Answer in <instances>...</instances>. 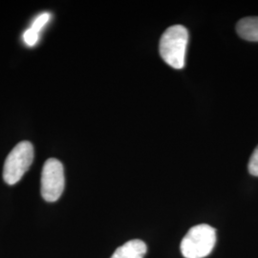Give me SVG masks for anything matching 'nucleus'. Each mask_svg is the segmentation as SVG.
I'll return each mask as SVG.
<instances>
[{
    "instance_id": "f257e3e1",
    "label": "nucleus",
    "mask_w": 258,
    "mask_h": 258,
    "mask_svg": "<svg viewBox=\"0 0 258 258\" xmlns=\"http://www.w3.org/2000/svg\"><path fill=\"white\" fill-rule=\"evenodd\" d=\"M188 42V32L182 25L167 28L160 39V55L167 64L175 69L184 68Z\"/></svg>"
},
{
    "instance_id": "1a4fd4ad",
    "label": "nucleus",
    "mask_w": 258,
    "mask_h": 258,
    "mask_svg": "<svg viewBox=\"0 0 258 258\" xmlns=\"http://www.w3.org/2000/svg\"><path fill=\"white\" fill-rule=\"evenodd\" d=\"M249 172L251 175L258 177V147L253 150L250 159H249Z\"/></svg>"
},
{
    "instance_id": "39448f33",
    "label": "nucleus",
    "mask_w": 258,
    "mask_h": 258,
    "mask_svg": "<svg viewBox=\"0 0 258 258\" xmlns=\"http://www.w3.org/2000/svg\"><path fill=\"white\" fill-rule=\"evenodd\" d=\"M148 251L142 240H130L115 250L111 258H144Z\"/></svg>"
},
{
    "instance_id": "f03ea898",
    "label": "nucleus",
    "mask_w": 258,
    "mask_h": 258,
    "mask_svg": "<svg viewBox=\"0 0 258 258\" xmlns=\"http://www.w3.org/2000/svg\"><path fill=\"white\" fill-rule=\"evenodd\" d=\"M216 243V231L210 225L192 227L181 243V252L185 258H204L212 251Z\"/></svg>"
},
{
    "instance_id": "0eeeda50",
    "label": "nucleus",
    "mask_w": 258,
    "mask_h": 258,
    "mask_svg": "<svg viewBox=\"0 0 258 258\" xmlns=\"http://www.w3.org/2000/svg\"><path fill=\"white\" fill-rule=\"evenodd\" d=\"M50 18H51V15L49 13H43V14L39 15L37 19L34 20L31 28L39 34L40 31L42 30V28L46 25L47 22L49 21Z\"/></svg>"
},
{
    "instance_id": "423d86ee",
    "label": "nucleus",
    "mask_w": 258,
    "mask_h": 258,
    "mask_svg": "<svg viewBox=\"0 0 258 258\" xmlns=\"http://www.w3.org/2000/svg\"><path fill=\"white\" fill-rule=\"evenodd\" d=\"M236 31L246 40L258 41V17L241 19L236 25Z\"/></svg>"
},
{
    "instance_id": "20e7f679",
    "label": "nucleus",
    "mask_w": 258,
    "mask_h": 258,
    "mask_svg": "<svg viewBox=\"0 0 258 258\" xmlns=\"http://www.w3.org/2000/svg\"><path fill=\"white\" fill-rule=\"evenodd\" d=\"M64 169L62 164L54 158L48 159L41 173V195L47 202H55L63 192Z\"/></svg>"
},
{
    "instance_id": "6e6552de",
    "label": "nucleus",
    "mask_w": 258,
    "mask_h": 258,
    "mask_svg": "<svg viewBox=\"0 0 258 258\" xmlns=\"http://www.w3.org/2000/svg\"><path fill=\"white\" fill-rule=\"evenodd\" d=\"M39 39V34L34 31L32 28H29L23 34V40L29 46H34L37 44Z\"/></svg>"
},
{
    "instance_id": "7ed1b4c3",
    "label": "nucleus",
    "mask_w": 258,
    "mask_h": 258,
    "mask_svg": "<svg viewBox=\"0 0 258 258\" xmlns=\"http://www.w3.org/2000/svg\"><path fill=\"white\" fill-rule=\"evenodd\" d=\"M34 160V147L28 142L19 143L12 149L7 157L4 168L3 179L8 184H15L26 173Z\"/></svg>"
}]
</instances>
